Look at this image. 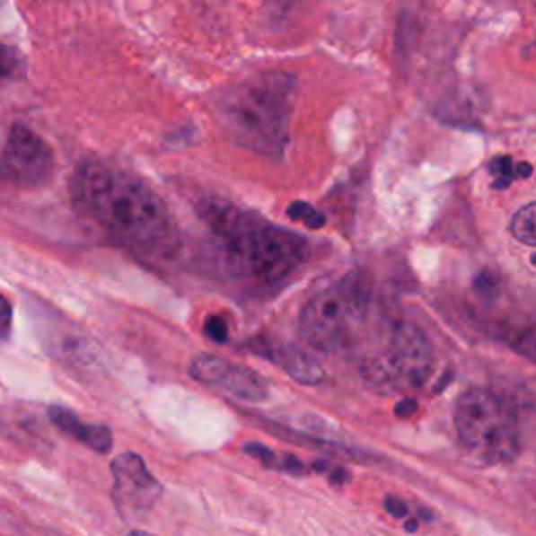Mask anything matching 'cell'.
I'll return each instance as SVG.
<instances>
[{"label": "cell", "instance_id": "obj_16", "mask_svg": "<svg viewBox=\"0 0 536 536\" xmlns=\"http://www.w3.org/2000/svg\"><path fill=\"white\" fill-rule=\"evenodd\" d=\"M243 453H245V455L254 457L256 461H260L264 468L277 470V463H279V455H277L275 451H270L268 446H264V444L248 443V444H243Z\"/></svg>", "mask_w": 536, "mask_h": 536}, {"label": "cell", "instance_id": "obj_6", "mask_svg": "<svg viewBox=\"0 0 536 536\" xmlns=\"http://www.w3.org/2000/svg\"><path fill=\"white\" fill-rule=\"evenodd\" d=\"M369 294L356 275L312 295L300 312L302 339L323 352L350 348L367 317Z\"/></svg>", "mask_w": 536, "mask_h": 536}, {"label": "cell", "instance_id": "obj_15", "mask_svg": "<svg viewBox=\"0 0 536 536\" xmlns=\"http://www.w3.org/2000/svg\"><path fill=\"white\" fill-rule=\"evenodd\" d=\"M23 57L13 47H6V44L0 42V78H15V75L23 74Z\"/></svg>", "mask_w": 536, "mask_h": 536}, {"label": "cell", "instance_id": "obj_1", "mask_svg": "<svg viewBox=\"0 0 536 536\" xmlns=\"http://www.w3.org/2000/svg\"><path fill=\"white\" fill-rule=\"evenodd\" d=\"M75 206L110 235L147 260L179 254L180 233L163 199L128 170L103 160H84L69 185Z\"/></svg>", "mask_w": 536, "mask_h": 536}, {"label": "cell", "instance_id": "obj_12", "mask_svg": "<svg viewBox=\"0 0 536 536\" xmlns=\"http://www.w3.org/2000/svg\"><path fill=\"white\" fill-rule=\"evenodd\" d=\"M509 229H512V235L518 239V242L536 248V201L514 214Z\"/></svg>", "mask_w": 536, "mask_h": 536}, {"label": "cell", "instance_id": "obj_7", "mask_svg": "<svg viewBox=\"0 0 536 536\" xmlns=\"http://www.w3.org/2000/svg\"><path fill=\"white\" fill-rule=\"evenodd\" d=\"M55 154L40 135L15 124L0 154V180L13 187H40L53 176Z\"/></svg>", "mask_w": 536, "mask_h": 536}, {"label": "cell", "instance_id": "obj_20", "mask_svg": "<svg viewBox=\"0 0 536 536\" xmlns=\"http://www.w3.org/2000/svg\"><path fill=\"white\" fill-rule=\"evenodd\" d=\"M383 507H386V512L390 515H394V518H399V520L407 518V514H409L405 503H402L400 499H396V496H386V501H383Z\"/></svg>", "mask_w": 536, "mask_h": 536}, {"label": "cell", "instance_id": "obj_23", "mask_svg": "<svg viewBox=\"0 0 536 536\" xmlns=\"http://www.w3.org/2000/svg\"><path fill=\"white\" fill-rule=\"evenodd\" d=\"M532 262H534V264H536V254H534V256H532Z\"/></svg>", "mask_w": 536, "mask_h": 536}, {"label": "cell", "instance_id": "obj_5", "mask_svg": "<svg viewBox=\"0 0 536 536\" xmlns=\"http://www.w3.org/2000/svg\"><path fill=\"white\" fill-rule=\"evenodd\" d=\"M455 426L465 451L482 463L501 465L520 455L518 415L507 400L488 390L471 388L459 396Z\"/></svg>", "mask_w": 536, "mask_h": 536}, {"label": "cell", "instance_id": "obj_10", "mask_svg": "<svg viewBox=\"0 0 536 536\" xmlns=\"http://www.w3.org/2000/svg\"><path fill=\"white\" fill-rule=\"evenodd\" d=\"M258 355L268 356L270 361L279 365L292 380L304 383V386H317L325 380V371L321 367V363L312 355H308L306 350L298 348L292 344H273L264 346L262 352Z\"/></svg>", "mask_w": 536, "mask_h": 536}, {"label": "cell", "instance_id": "obj_21", "mask_svg": "<svg viewBox=\"0 0 536 536\" xmlns=\"http://www.w3.org/2000/svg\"><path fill=\"white\" fill-rule=\"evenodd\" d=\"M415 411H417V402L413 399H405L400 405H396V415H399V417H409V415H413Z\"/></svg>", "mask_w": 536, "mask_h": 536}, {"label": "cell", "instance_id": "obj_2", "mask_svg": "<svg viewBox=\"0 0 536 536\" xmlns=\"http://www.w3.org/2000/svg\"><path fill=\"white\" fill-rule=\"evenodd\" d=\"M199 214L229 260L264 286L287 281L306 260L308 245L300 235L231 201L206 199Z\"/></svg>", "mask_w": 536, "mask_h": 536}, {"label": "cell", "instance_id": "obj_22", "mask_svg": "<svg viewBox=\"0 0 536 536\" xmlns=\"http://www.w3.org/2000/svg\"><path fill=\"white\" fill-rule=\"evenodd\" d=\"M531 174H532L531 163H520V166H515V176H531Z\"/></svg>", "mask_w": 536, "mask_h": 536}, {"label": "cell", "instance_id": "obj_11", "mask_svg": "<svg viewBox=\"0 0 536 536\" xmlns=\"http://www.w3.org/2000/svg\"><path fill=\"white\" fill-rule=\"evenodd\" d=\"M48 417L53 421V426L66 432L67 436L78 440V443L86 444L88 449L97 453H110L113 449L111 430H107L105 426H88L74 411L59 405L48 409Z\"/></svg>", "mask_w": 536, "mask_h": 536}, {"label": "cell", "instance_id": "obj_18", "mask_svg": "<svg viewBox=\"0 0 536 536\" xmlns=\"http://www.w3.org/2000/svg\"><path fill=\"white\" fill-rule=\"evenodd\" d=\"M204 331L206 336L216 344H224L226 339H229V325H226V321L220 317H207Z\"/></svg>", "mask_w": 536, "mask_h": 536}, {"label": "cell", "instance_id": "obj_19", "mask_svg": "<svg viewBox=\"0 0 536 536\" xmlns=\"http://www.w3.org/2000/svg\"><path fill=\"white\" fill-rule=\"evenodd\" d=\"M11 325H13V306L4 295H0V339L9 338Z\"/></svg>", "mask_w": 536, "mask_h": 536}, {"label": "cell", "instance_id": "obj_17", "mask_svg": "<svg viewBox=\"0 0 536 536\" xmlns=\"http://www.w3.org/2000/svg\"><path fill=\"white\" fill-rule=\"evenodd\" d=\"M490 170L499 176V179L495 180V187L501 189V187H509V182H512L514 174H515V166L512 162V157H496V160L490 163Z\"/></svg>", "mask_w": 536, "mask_h": 536}, {"label": "cell", "instance_id": "obj_13", "mask_svg": "<svg viewBox=\"0 0 536 536\" xmlns=\"http://www.w3.org/2000/svg\"><path fill=\"white\" fill-rule=\"evenodd\" d=\"M509 344H512V348L518 350L520 355H524L526 358H531L532 363H536V323L514 330L509 333Z\"/></svg>", "mask_w": 536, "mask_h": 536}, {"label": "cell", "instance_id": "obj_4", "mask_svg": "<svg viewBox=\"0 0 536 536\" xmlns=\"http://www.w3.org/2000/svg\"><path fill=\"white\" fill-rule=\"evenodd\" d=\"M430 339L413 323H399L358 365L361 380L377 394L392 396L417 390L434 373Z\"/></svg>", "mask_w": 536, "mask_h": 536}, {"label": "cell", "instance_id": "obj_9", "mask_svg": "<svg viewBox=\"0 0 536 536\" xmlns=\"http://www.w3.org/2000/svg\"><path fill=\"white\" fill-rule=\"evenodd\" d=\"M189 375L207 388L245 402H267L268 382L256 371L214 355H199L189 365Z\"/></svg>", "mask_w": 536, "mask_h": 536}, {"label": "cell", "instance_id": "obj_3", "mask_svg": "<svg viewBox=\"0 0 536 536\" xmlns=\"http://www.w3.org/2000/svg\"><path fill=\"white\" fill-rule=\"evenodd\" d=\"M295 78L268 72L233 88L220 101V122L239 147L277 157L289 141Z\"/></svg>", "mask_w": 536, "mask_h": 536}, {"label": "cell", "instance_id": "obj_14", "mask_svg": "<svg viewBox=\"0 0 536 536\" xmlns=\"http://www.w3.org/2000/svg\"><path fill=\"white\" fill-rule=\"evenodd\" d=\"M287 216L292 220H298L308 229H321L325 224V216L321 214L317 207H312L306 201H294L292 206L287 207Z\"/></svg>", "mask_w": 536, "mask_h": 536}, {"label": "cell", "instance_id": "obj_8", "mask_svg": "<svg viewBox=\"0 0 536 536\" xmlns=\"http://www.w3.org/2000/svg\"><path fill=\"white\" fill-rule=\"evenodd\" d=\"M113 503L124 520L147 515L162 495V484L136 453H122L111 461Z\"/></svg>", "mask_w": 536, "mask_h": 536}]
</instances>
